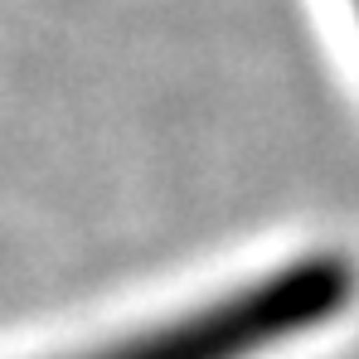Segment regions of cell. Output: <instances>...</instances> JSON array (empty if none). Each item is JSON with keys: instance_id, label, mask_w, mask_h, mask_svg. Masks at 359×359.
<instances>
[{"instance_id": "7a4b0ae2", "label": "cell", "mask_w": 359, "mask_h": 359, "mask_svg": "<svg viewBox=\"0 0 359 359\" xmlns=\"http://www.w3.org/2000/svg\"><path fill=\"white\" fill-rule=\"evenodd\" d=\"M355 10H359V0H355Z\"/></svg>"}, {"instance_id": "6da1fadb", "label": "cell", "mask_w": 359, "mask_h": 359, "mask_svg": "<svg viewBox=\"0 0 359 359\" xmlns=\"http://www.w3.org/2000/svg\"><path fill=\"white\" fill-rule=\"evenodd\" d=\"M359 292V272L340 252H311L277 272L243 282L199 311L121 335L73 359H257L306 330L335 320Z\"/></svg>"}]
</instances>
